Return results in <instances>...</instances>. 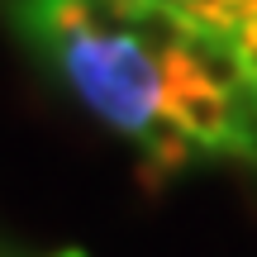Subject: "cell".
I'll list each match as a JSON object with an SVG mask.
<instances>
[{
	"mask_svg": "<svg viewBox=\"0 0 257 257\" xmlns=\"http://www.w3.org/2000/svg\"><path fill=\"white\" fill-rule=\"evenodd\" d=\"M38 53L53 62L62 86L95 114L105 128L143 143L162 124L167 100V67L148 43H138L128 29L95 24V5L86 24L57 29L38 38Z\"/></svg>",
	"mask_w": 257,
	"mask_h": 257,
	"instance_id": "cell-1",
	"label": "cell"
},
{
	"mask_svg": "<svg viewBox=\"0 0 257 257\" xmlns=\"http://www.w3.org/2000/svg\"><path fill=\"white\" fill-rule=\"evenodd\" d=\"M162 67H167V100H162V114L181 128L200 153H224V148H229V95L214 91V86L200 76L191 48L167 53Z\"/></svg>",
	"mask_w": 257,
	"mask_h": 257,
	"instance_id": "cell-2",
	"label": "cell"
},
{
	"mask_svg": "<svg viewBox=\"0 0 257 257\" xmlns=\"http://www.w3.org/2000/svg\"><path fill=\"white\" fill-rule=\"evenodd\" d=\"M229 53L238 57V67H243V76H248V86L257 91V10L248 15V24L233 34V43H229Z\"/></svg>",
	"mask_w": 257,
	"mask_h": 257,
	"instance_id": "cell-3",
	"label": "cell"
},
{
	"mask_svg": "<svg viewBox=\"0 0 257 257\" xmlns=\"http://www.w3.org/2000/svg\"><path fill=\"white\" fill-rule=\"evenodd\" d=\"M34 5H38V0H0V10H5V15L15 19V24H19V19H24V15H29Z\"/></svg>",
	"mask_w": 257,
	"mask_h": 257,
	"instance_id": "cell-4",
	"label": "cell"
},
{
	"mask_svg": "<svg viewBox=\"0 0 257 257\" xmlns=\"http://www.w3.org/2000/svg\"><path fill=\"white\" fill-rule=\"evenodd\" d=\"M48 257H86L81 248H57V252H48Z\"/></svg>",
	"mask_w": 257,
	"mask_h": 257,
	"instance_id": "cell-5",
	"label": "cell"
},
{
	"mask_svg": "<svg viewBox=\"0 0 257 257\" xmlns=\"http://www.w3.org/2000/svg\"><path fill=\"white\" fill-rule=\"evenodd\" d=\"M157 5H172V0H157Z\"/></svg>",
	"mask_w": 257,
	"mask_h": 257,
	"instance_id": "cell-6",
	"label": "cell"
},
{
	"mask_svg": "<svg viewBox=\"0 0 257 257\" xmlns=\"http://www.w3.org/2000/svg\"><path fill=\"white\" fill-rule=\"evenodd\" d=\"M0 257H10V252H5V248H0Z\"/></svg>",
	"mask_w": 257,
	"mask_h": 257,
	"instance_id": "cell-7",
	"label": "cell"
}]
</instances>
